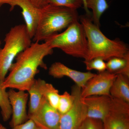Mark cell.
<instances>
[{
    "mask_svg": "<svg viewBox=\"0 0 129 129\" xmlns=\"http://www.w3.org/2000/svg\"><path fill=\"white\" fill-rule=\"evenodd\" d=\"M47 4L77 10L83 5V0H47Z\"/></svg>",
    "mask_w": 129,
    "mask_h": 129,
    "instance_id": "44dd1931",
    "label": "cell"
},
{
    "mask_svg": "<svg viewBox=\"0 0 129 129\" xmlns=\"http://www.w3.org/2000/svg\"><path fill=\"white\" fill-rule=\"evenodd\" d=\"M5 4H8L10 5L11 6V10H12L17 6L14 0H0V7Z\"/></svg>",
    "mask_w": 129,
    "mask_h": 129,
    "instance_id": "484cf974",
    "label": "cell"
},
{
    "mask_svg": "<svg viewBox=\"0 0 129 129\" xmlns=\"http://www.w3.org/2000/svg\"><path fill=\"white\" fill-rule=\"evenodd\" d=\"M91 17L86 15L79 17L88 41V52L84 61L95 58L107 61L112 57H125L129 54L126 44L119 40H112L106 37L99 27L93 23Z\"/></svg>",
    "mask_w": 129,
    "mask_h": 129,
    "instance_id": "7a4b0ae2",
    "label": "cell"
},
{
    "mask_svg": "<svg viewBox=\"0 0 129 129\" xmlns=\"http://www.w3.org/2000/svg\"><path fill=\"white\" fill-rule=\"evenodd\" d=\"M61 114L44 98L39 107L29 119H32L41 129H58Z\"/></svg>",
    "mask_w": 129,
    "mask_h": 129,
    "instance_id": "30bf717a",
    "label": "cell"
},
{
    "mask_svg": "<svg viewBox=\"0 0 129 129\" xmlns=\"http://www.w3.org/2000/svg\"><path fill=\"white\" fill-rule=\"evenodd\" d=\"M1 40H0V46H1Z\"/></svg>",
    "mask_w": 129,
    "mask_h": 129,
    "instance_id": "f1b7e54d",
    "label": "cell"
},
{
    "mask_svg": "<svg viewBox=\"0 0 129 129\" xmlns=\"http://www.w3.org/2000/svg\"><path fill=\"white\" fill-rule=\"evenodd\" d=\"M79 19L77 10L48 4L41 9L33 41H45Z\"/></svg>",
    "mask_w": 129,
    "mask_h": 129,
    "instance_id": "3957f363",
    "label": "cell"
},
{
    "mask_svg": "<svg viewBox=\"0 0 129 129\" xmlns=\"http://www.w3.org/2000/svg\"><path fill=\"white\" fill-rule=\"evenodd\" d=\"M110 94L115 98L129 103V78L118 74L110 90Z\"/></svg>",
    "mask_w": 129,
    "mask_h": 129,
    "instance_id": "5bb4252c",
    "label": "cell"
},
{
    "mask_svg": "<svg viewBox=\"0 0 129 129\" xmlns=\"http://www.w3.org/2000/svg\"><path fill=\"white\" fill-rule=\"evenodd\" d=\"M43 80L39 79L35 81L27 91L29 96V106L28 115H31L39 107L44 97L42 93L41 86Z\"/></svg>",
    "mask_w": 129,
    "mask_h": 129,
    "instance_id": "9a60e30c",
    "label": "cell"
},
{
    "mask_svg": "<svg viewBox=\"0 0 129 129\" xmlns=\"http://www.w3.org/2000/svg\"><path fill=\"white\" fill-rule=\"evenodd\" d=\"M84 62L86 70L88 71L94 70L101 73L106 70V62L100 58H95L88 61H84Z\"/></svg>",
    "mask_w": 129,
    "mask_h": 129,
    "instance_id": "7402d4cb",
    "label": "cell"
},
{
    "mask_svg": "<svg viewBox=\"0 0 129 129\" xmlns=\"http://www.w3.org/2000/svg\"><path fill=\"white\" fill-rule=\"evenodd\" d=\"M8 94L12 109V119L9 124L13 128L28 119L27 105L29 94L24 91H16L12 89H10Z\"/></svg>",
    "mask_w": 129,
    "mask_h": 129,
    "instance_id": "9c48e42d",
    "label": "cell"
},
{
    "mask_svg": "<svg viewBox=\"0 0 129 129\" xmlns=\"http://www.w3.org/2000/svg\"><path fill=\"white\" fill-rule=\"evenodd\" d=\"M0 129H7L2 124L0 123Z\"/></svg>",
    "mask_w": 129,
    "mask_h": 129,
    "instance_id": "83f0119b",
    "label": "cell"
},
{
    "mask_svg": "<svg viewBox=\"0 0 129 129\" xmlns=\"http://www.w3.org/2000/svg\"><path fill=\"white\" fill-rule=\"evenodd\" d=\"M81 88L76 85L72 87L73 104L69 111L60 115L58 129H78L87 118L86 107L81 99Z\"/></svg>",
    "mask_w": 129,
    "mask_h": 129,
    "instance_id": "8992f818",
    "label": "cell"
},
{
    "mask_svg": "<svg viewBox=\"0 0 129 129\" xmlns=\"http://www.w3.org/2000/svg\"><path fill=\"white\" fill-rule=\"evenodd\" d=\"M2 81L0 80V109L3 120L7 122L11 117L12 109L6 89L2 87Z\"/></svg>",
    "mask_w": 129,
    "mask_h": 129,
    "instance_id": "d6986e66",
    "label": "cell"
},
{
    "mask_svg": "<svg viewBox=\"0 0 129 129\" xmlns=\"http://www.w3.org/2000/svg\"><path fill=\"white\" fill-rule=\"evenodd\" d=\"M117 76V74L107 70L96 74L81 89V97L94 95L111 96L110 89Z\"/></svg>",
    "mask_w": 129,
    "mask_h": 129,
    "instance_id": "ba28073f",
    "label": "cell"
},
{
    "mask_svg": "<svg viewBox=\"0 0 129 129\" xmlns=\"http://www.w3.org/2000/svg\"><path fill=\"white\" fill-rule=\"evenodd\" d=\"M17 6L22 9V14L29 35L32 39L34 36L41 14V9L34 6L30 0H14Z\"/></svg>",
    "mask_w": 129,
    "mask_h": 129,
    "instance_id": "4fadbf2b",
    "label": "cell"
},
{
    "mask_svg": "<svg viewBox=\"0 0 129 129\" xmlns=\"http://www.w3.org/2000/svg\"><path fill=\"white\" fill-rule=\"evenodd\" d=\"M107 61V71L116 74H122L129 78V54L125 57H112Z\"/></svg>",
    "mask_w": 129,
    "mask_h": 129,
    "instance_id": "2e32d148",
    "label": "cell"
},
{
    "mask_svg": "<svg viewBox=\"0 0 129 129\" xmlns=\"http://www.w3.org/2000/svg\"><path fill=\"white\" fill-rule=\"evenodd\" d=\"M103 124L102 120L87 118L78 129H103Z\"/></svg>",
    "mask_w": 129,
    "mask_h": 129,
    "instance_id": "603a6c76",
    "label": "cell"
},
{
    "mask_svg": "<svg viewBox=\"0 0 129 129\" xmlns=\"http://www.w3.org/2000/svg\"><path fill=\"white\" fill-rule=\"evenodd\" d=\"M86 6L92 11L91 18L93 23L100 27L101 17L109 7L106 0H86Z\"/></svg>",
    "mask_w": 129,
    "mask_h": 129,
    "instance_id": "e0dca14e",
    "label": "cell"
},
{
    "mask_svg": "<svg viewBox=\"0 0 129 129\" xmlns=\"http://www.w3.org/2000/svg\"><path fill=\"white\" fill-rule=\"evenodd\" d=\"M51 48H58L66 54L85 60L88 50V41L83 25L78 21L68 27L64 32L51 36L45 41Z\"/></svg>",
    "mask_w": 129,
    "mask_h": 129,
    "instance_id": "277c9868",
    "label": "cell"
},
{
    "mask_svg": "<svg viewBox=\"0 0 129 129\" xmlns=\"http://www.w3.org/2000/svg\"><path fill=\"white\" fill-rule=\"evenodd\" d=\"M84 9L85 10L86 15L89 16H91V13L90 12L89 9L87 8L86 6V0H83Z\"/></svg>",
    "mask_w": 129,
    "mask_h": 129,
    "instance_id": "4316f807",
    "label": "cell"
},
{
    "mask_svg": "<svg viewBox=\"0 0 129 129\" xmlns=\"http://www.w3.org/2000/svg\"><path fill=\"white\" fill-rule=\"evenodd\" d=\"M41 89L43 97L52 107L57 109L60 95L58 90L44 80L42 83Z\"/></svg>",
    "mask_w": 129,
    "mask_h": 129,
    "instance_id": "ac0fdd59",
    "label": "cell"
},
{
    "mask_svg": "<svg viewBox=\"0 0 129 129\" xmlns=\"http://www.w3.org/2000/svg\"><path fill=\"white\" fill-rule=\"evenodd\" d=\"M48 74L55 78H69L81 89L89 80L96 75L90 72H83L75 70L60 62L52 63L48 69Z\"/></svg>",
    "mask_w": 129,
    "mask_h": 129,
    "instance_id": "7c38bea8",
    "label": "cell"
},
{
    "mask_svg": "<svg viewBox=\"0 0 129 129\" xmlns=\"http://www.w3.org/2000/svg\"><path fill=\"white\" fill-rule=\"evenodd\" d=\"M53 53V49L46 42L32 43L17 56L16 62L12 64L9 74L2 82V87L27 91L39 72V68L47 69L44 58Z\"/></svg>",
    "mask_w": 129,
    "mask_h": 129,
    "instance_id": "6da1fadb",
    "label": "cell"
},
{
    "mask_svg": "<svg viewBox=\"0 0 129 129\" xmlns=\"http://www.w3.org/2000/svg\"><path fill=\"white\" fill-rule=\"evenodd\" d=\"M74 100V96L72 93L70 94L65 91L62 94H60L57 110L61 115L69 111L73 104Z\"/></svg>",
    "mask_w": 129,
    "mask_h": 129,
    "instance_id": "ffe728a7",
    "label": "cell"
},
{
    "mask_svg": "<svg viewBox=\"0 0 129 129\" xmlns=\"http://www.w3.org/2000/svg\"><path fill=\"white\" fill-rule=\"evenodd\" d=\"M102 122L103 129H129V103L112 97L110 110Z\"/></svg>",
    "mask_w": 129,
    "mask_h": 129,
    "instance_id": "52a82bcc",
    "label": "cell"
},
{
    "mask_svg": "<svg viewBox=\"0 0 129 129\" xmlns=\"http://www.w3.org/2000/svg\"><path fill=\"white\" fill-rule=\"evenodd\" d=\"M32 4L36 7L42 9L48 5L47 0H30Z\"/></svg>",
    "mask_w": 129,
    "mask_h": 129,
    "instance_id": "d4e9b609",
    "label": "cell"
},
{
    "mask_svg": "<svg viewBox=\"0 0 129 129\" xmlns=\"http://www.w3.org/2000/svg\"><path fill=\"white\" fill-rule=\"evenodd\" d=\"M81 99L86 107L87 118L103 121L110 110L112 97L94 95L81 98Z\"/></svg>",
    "mask_w": 129,
    "mask_h": 129,
    "instance_id": "8fae6325",
    "label": "cell"
},
{
    "mask_svg": "<svg viewBox=\"0 0 129 129\" xmlns=\"http://www.w3.org/2000/svg\"><path fill=\"white\" fill-rule=\"evenodd\" d=\"M12 129H41L32 119H29L24 123L16 125Z\"/></svg>",
    "mask_w": 129,
    "mask_h": 129,
    "instance_id": "cb8c5ba5",
    "label": "cell"
},
{
    "mask_svg": "<svg viewBox=\"0 0 129 129\" xmlns=\"http://www.w3.org/2000/svg\"><path fill=\"white\" fill-rule=\"evenodd\" d=\"M25 24L15 25L6 35L5 44L0 48V80L3 82L19 53L32 44Z\"/></svg>",
    "mask_w": 129,
    "mask_h": 129,
    "instance_id": "5b68a950",
    "label": "cell"
}]
</instances>
